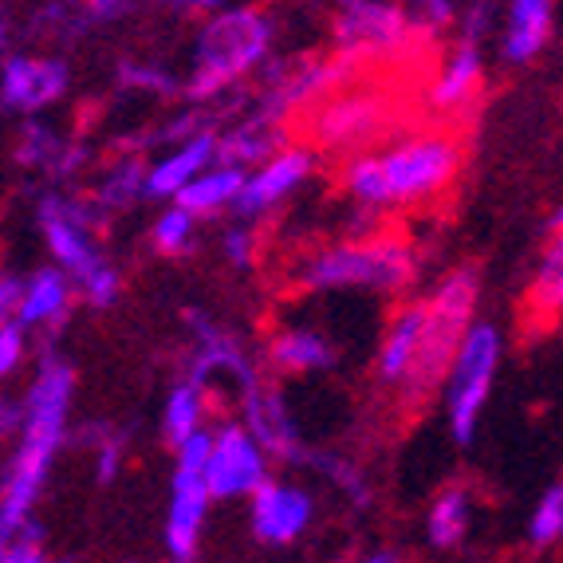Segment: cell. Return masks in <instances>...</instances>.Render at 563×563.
Listing matches in <instances>:
<instances>
[{
    "label": "cell",
    "mask_w": 563,
    "mask_h": 563,
    "mask_svg": "<svg viewBox=\"0 0 563 563\" xmlns=\"http://www.w3.org/2000/svg\"><path fill=\"white\" fill-rule=\"evenodd\" d=\"M76 395V371L56 351L40 358V371L24 395V422L20 442L9 461L4 485H0V536H12L32 520L40 493L47 485V473L56 465V453L67 438V410Z\"/></svg>",
    "instance_id": "obj_1"
},
{
    "label": "cell",
    "mask_w": 563,
    "mask_h": 563,
    "mask_svg": "<svg viewBox=\"0 0 563 563\" xmlns=\"http://www.w3.org/2000/svg\"><path fill=\"white\" fill-rule=\"evenodd\" d=\"M461 146L450 134H413L383 154H358L343 169V186L363 209L422 206L457 181Z\"/></svg>",
    "instance_id": "obj_2"
},
{
    "label": "cell",
    "mask_w": 563,
    "mask_h": 563,
    "mask_svg": "<svg viewBox=\"0 0 563 563\" xmlns=\"http://www.w3.org/2000/svg\"><path fill=\"white\" fill-rule=\"evenodd\" d=\"M477 296H481V276L473 264L457 268L453 276H445L438 284L430 300L422 303L426 320H422V335H418V351H413L410 375L402 378V402L406 406H426L430 395L445 383L450 375V363L457 355L461 339L473 328V311H477Z\"/></svg>",
    "instance_id": "obj_3"
},
{
    "label": "cell",
    "mask_w": 563,
    "mask_h": 563,
    "mask_svg": "<svg viewBox=\"0 0 563 563\" xmlns=\"http://www.w3.org/2000/svg\"><path fill=\"white\" fill-rule=\"evenodd\" d=\"M273 47V20L261 9H217L201 24L194 44V76L186 79L189 99H213L241 76H249Z\"/></svg>",
    "instance_id": "obj_4"
},
{
    "label": "cell",
    "mask_w": 563,
    "mask_h": 563,
    "mask_svg": "<svg viewBox=\"0 0 563 563\" xmlns=\"http://www.w3.org/2000/svg\"><path fill=\"white\" fill-rule=\"evenodd\" d=\"M413 253L395 236L375 241H351L323 249L303 264L300 284L316 291L335 288H375V291H402L413 280Z\"/></svg>",
    "instance_id": "obj_5"
},
{
    "label": "cell",
    "mask_w": 563,
    "mask_h": 563,
    "mask_svg": "<svg viewBox=\"0 0 563 563\" xmlns=\"http://www.w3.org/2000/svg\"><path fill=\"white\" fill-rule=\"evenodd\" d=\"M500 331L493 323H473L461 339L457 355L450 363V375H445V422L457 445H470L473 433H477L481 413L493 395V383H497V366H500Z\"/></svg>",
    "instance_id": "obj_6"
},
{
    "label": "cell",
    "mask_w": 563,
    "mask_h": 563,
    "mask_svg": "<svg viewBox=\"0 0 563 563\" xmlns=\"http://www.w3.org/2000/svg\"><path fill=\"white\" fill-rule=\"evenodd\" d=\"M209 433L213 430H198L189 442L178 445V465H174V481H169L166 532H162L169 563H194V555H198L201 525L209 512V493L201 481L209 457Z\"/></svg>",
    "instance_id": "obj_7"
},
{
    "label": "cell",
    "mask_w": 563,
    "mask_h": 563,
    "mask_svg": "<svg viewBox=\"0 0 563 563\" xmlns=\"http://www.w3.org/2000/svg\"><path fill=\"white\" fill-rule=\"evenodd\" d=\"M40 229H44L47 253L56 261V273L71 284H84L95 268H103V253L95 244L99 229V209L91 201L64 198V194H44L40 198Z\"/></svg>",
    "instance_id": "obj_8"
},
{
    "label": "cell",
    "mask_w": 563,
    "mask_h": 563,
    "mask_svg": "<svg viewBox=\"0 0 563 563\" xmlns=\"http://www.w3.org/2000/svg\"><path fill=\"white\" fill-rule=\"evenodd\" d=\"M413 36H418V32H413V24H410V12L398 9V4L355 0V4H343L335 16L339 56L351 59L355 67L363 64V59L395 56Z\"/></svg>",
    "instance_id": "obj_9"
},
{
    "label": "cell",
    "mask_w": 563,
    "mask_h": 563,
    "mask_svg": "<svg viewBox=\"0 0 563 563\" xmlns=\"http://www.w3.org/2000/svg\"><path fill=\"white\" fill-rule=\"evenodd\" d=\"M201 481H206L209 500L253 497L256 488L268 481V457L241 422H225L209 433V457Z\"/></svg>",
    "instance_id": "obj_10"
},
{
    "label": "cell",
    "mask_w": 563,
    "mask_h": 563,
    "mask_svg": "<svg viewBox=\"0 0 563 563\" xmlns=\"http://www.w3.org/2000/svg\"><path fill=\"white\" fill-rule=\"evenodd\" d=\"M386 126H390V99L383 91L335 95L311 119V134L323 151H363Z\"/></svg>",
    "instance_id": "obj_11"
},
{
    "label": "cell",
    "mask_w": 563,
    "mask_h": 563,
    "mask_svg": "<svg viewBox=\"0 0 563 563\" xmlns=\"http://www.w3.org/2000/svg\"><path fill=\"white\" fill-rule=\"evenodd\" d=\"M71 87V67L59 56H4L0 64V103L9 111L36 114L64 99Z\"/></svg>",
    "instance_id": "obj_12"
},
{
    "label": "cell",
    "mask_w": 563,
    "mask_h": 563,
    "mask_svg": "<svg viewBox=\"0 0 563 563\" xmlns=\"http://www.w3.org/2000/svg\"><path fill=\"white\" fill-rule=\"evenodd\" d=\"M311 169H316V154L308 146H280L273 158H264L261 166L244 174V186L236 194L233 209L244 221L268 213V209L280 206L288 194H296L311 178Z\"/></svg>",
    "instance_id": "obj_13"
},
{
    "label": "cell",
    "mask_w": 563,
    "mask_h": 563,
    "mask_svg": "<svg viewBox=\"0 0 563 563\" xmlns=\"http://www.w3.org/2000/svg\"><path fill=\"white\" fill-rule=\"evenodd\" d=\"M244 398V430L261 445L264 457H280V461H308L311 453L300 445V433H296V422H291L288 406H284L280 390H273L261 378H249L241 386Z\"/></svg>",
    "instance_id": "obj_14"
},
{
    "label": "cell",
    "mask_w": 563,
    "mask_h": 563,
    "mask_svg": "<svg viewBox=\"0 0 563 563\" xmlns=\"http://www.w3.org/2000/svg\"><path fill=\"white\" fill-rule=\"evenodd\" d=\"M249 500H253L249 517H253V532L261 544H291V540H300L308 532L311 517H316V505H311L303 488L284 485V481L273 477L264 481Z\"/></svg>",
    "instance_id": "obj_15"
},
{
    "label": "cell",
    "mask_w": 563,
    "mask_h": 563,
    "mask_svg": "<svg viewBox=\"0 0 563 563\" xmlns=\"http://www.w3.org/2000/svg\"><path fill=\"white\" fill-rule=\"evenodd\" d=\"M217 162V134L213 131H201L198 139L178 142L166 158H158L151 169H146V178H142V198H154V201H174L189 181L198 178L201 169H209Z\"/></svg>",
    "instance_id": "obj_16"
},
{
    "label": "cell",
    "mask_w": 563,
    "mask_h": 563,
    "mask_svg": "<svg viewBox=\"0 0 563 563\" xmlns=\"http://www.w3.org/2000/svg\"><path fill=\"white\" fill-rule=\"evenodd\" d=\"M71 300H76L71 280H67L64 273H56V268H40V273H32L29 280L20 284L12 320L24 331L29 328L56 331V328H64L67 316H71Z\"/></svg>",
    "instance_id": "obj_17"
},
{
    "label": "cell",
    "mask_w": 563,
    "mask_h": 563,
    "mask_svg": "<svg viewBox=\"0 0 563 563\" xmlns=\"http://www.w3.org/2000/svg\"><path fill=\"white\" fill-rule=\"evenodd\" d=\"M555 29V4L552 0H512L508 4V24L500 36V56L505 64H532L548 47Z\"/></svg>",
    "instance_id": "obj_18"
},
{
    "label": "cell",
    "mask_w": 563,
    "mask_h": 563,
    "mask_svg": "<svg viewBox=\"0 0 563 563\" xmlns=\"http://www.w3.org/2000/svg\"><path fill=\"white\" fill-rule=\"evenodd\" d=\"M481 87H485V56H481V44L457 40V47L445 56L442 76L433 79L430 103L442 114L465 111L470 103H477Z\"/></svg>",
    "instance_id": "obj_19"
},
{
    "label": "cell",
    "mask_w": 563,
    "mask_h": 563,
    "mask_svg": "<svg viewBox=\"0 0 563 563\" xmlns=\"http://www.w3.org/2000/svg\"><path fill=\"white\" fill-rule=\"evenodd\" d=\"M422 320L426 311L422 303H410L390 320L383 343H378V358H375V375L386 386H402V378L410 375L413 351H418V335H422Z\"/></svg>",
    "instance_id": "obj_20"
},
{
    "label": "cell",
    "mask_w": 563,
    "mask_h": 563,
    "mask_svg": "<svg viewBox=\"0 0 563 563\" xmlns=\"http://www.w3.org/2000/svg\"><path fill=\"white\" fill-rule=\"evenodd\" d=\"M241 186H244V169H233V166H221V162H213V166L201 169L198 178L189 181V186L181 189L169 206L186 209L189 217L221 213V209H233Z\"/></svg>",
    "instance_id": "obj_21"
},
{
    "label": "cell",
    "mask_w": 563,
    "mask_h": 563,
    "mask_svg": "<svg viewBox=\"0 0 563 563\" xmlns=\"http://www.w3.org/2000/svg\"><path fill=\"white\" fill-rule=\"evenodd\" d=\"M276 151H280V126L256 119V114L244 119L241 126H233L225 139H217V158H221V166L244 169V174H249V166H261L264 158H273Z\"/></svg>",
    "instance_id": "obj_22"
},
{
    "label": "cell",
    "mask_w": 563,
    "mask_h": 563,
    "mask_svg": "<svg viewBox=\"0 0 563 563\" xmlns=\"http://www.w3.org/2000/svg\"><path fill=\"white\" fill-rule=\"evenodd\" d=\"M268 358H273L280 371H296V375H311V371H328L335 363V351L331 343L320 335V331L308 328H288L273 339L268 347Z\"/></svg>",
    "instance_id": "obj_23"
},
{
    "label": "cell",
    "mask_w": 563,
    "mask_h": 563,
    "mask_svg": "<svg viewBox=\"0 0 563 563\" xmlns=\"http://www.w3.org/2000/svg\"><path fill=\"white\" fill-rule=\"evenodd\" d=\"M198 430H206V386L178 383L169 390L166 410H162V433H166V442L178 450V445L189 442Z\"/></svg>",
    "instance_id": "obj_24"
},
{
    "label": "cell",
    "mask_w": 563,
    "mask_h": 563,
    "mask_svg": "<svg viewBox=\"0 0 563 563\" xmlns=\"http://www.w3.org/2000/svg\"><path fill=\"white\" fill-rule=\"evenodd\" d=\"M532 308L536 316L555 320L563 308V236H560V213H552V236H548L544 261L536 268L532 280Z\"/></svg>",
    "instance_id": "obj_25"
},
{
    "label": "cell",
    "mask_w": 563,
    "mask_h": 563,
    "mask_svg": "<svg viewBox=\"0 0 563 563\" xmlns=\"http://www.w3.org/2000/svg\"><path fill=\"white\" fill-rule=\"evenodd\" d=\"M465 532H470V493L461 485H450L442 497L433 500L426 536H430L433 548H457Z\"/></svg>",
    "instance_id": "obj_26"
},
{
    "label": "cell",
    "mask_w": 563,
    "mask_h": 563,
    "mask_svg": "<svg viewBox=\"0 0 563 563\" xmlns=\"http://www.w3.org/2000/svg\"><path fill=\"white\" fill-rule=\"evenodd\" d=\"M142 178H146V166H142V158H134V154L119 158L103 174V181H99L95 206H103V209H126L134 198H142Z\"/></svg>",
    "instance_id": "obj_27"
},
{
    "label": "cell",
    "mask_w": 563,
    "mask_h": 563,
    "mask_svg": "<svg viewBox=\"0 0 563 563\" xmlns=\"http://www.w3.org/2000/svg\"><path fill=\"white\" fill-rule=\"evenodd\" d=\"M194 233H198V217H189L178 206H166L151 229V244L162 256H186L194 249Z\"/></svg>",
    "instance_id": "obj_28"
},
{
    "label": "cell",
    "mask_w": 563,
    "mask_h": 563,
    "mask_svg": "<svg viewBox=\"0 0 563 563\" xmlns=\"http://www.w3.org/2000/svg\"><path fill=\"white\" fill-rule=\"evenodd\" d=\"M64 146H67V142H59L56 131H47V126H40V122H29V126H24V134H20L16 158L24 162V166L52 174V166H56V158L64 154Z\"/></svg>",
    "instance_id": "obj_29"
},
{
    "label": "cell",
    "mask_w": 563,
    "mask_h": 563,
    "mask_svg": "<svg viewBox=\"0 0 563 563\" xmlns=\"http://www.w3.org/2000/svg\"><path fill=\"white\" fill-rule=\"evenodd\" d=\"M563 532V488L548 485V493L540 497V505L532 508V520H528V540L536 548L555 544Z\"/></svg>",
    "instance_id": "obj_30"
},
{
    "label": "cell",
    "mask_w": 563,
    "mask_h": 563,
    "mask_svg": "<svg viewBox=\"0 0 563 563\" xmlns=\"http://www.w3.org/2000/svg\"><path fill=\"white\" fill-rule=\"evenodd\" d=\"M119 84L131 87V91H151V95H174L178 91V79L169 76L162 64H146V59H122L119 64Z\"/></svg>",
    "instance_id": "obj_31"
},
{
    "label": "cell",
    "mask_w": 563,
    "mask_h": 563,
    "mask_svg": "<svg viewBox=\"0 0 563 563\" xmlns=\"http://www.w3.org/2000/svg\"><path fill=\"white\" fill-rule=\"evenodd\" d=\"M0 563H52L44 548V532L40 525H24L12 536H0Z\"/></svg>",
    "instance_id": "obj_32"
},
{
    "label": "cell",
    "mask_w": 563,
    "mask_h": 563,
    "mask_svg": "<svg viewBox=\"0 0 563 563\" xmlns=\"http://www.w3.org/2000/svg\"><path fill=\"white\" fill-rule=\"evenodd\" d=\"M24 358H29V331L20 328L16 320H4L0 323V383L16 375Z\"/></svg>",
    "instance_id": "obj_33"
},
{
    "label": "cell",
    "mask_w": 563,
    "mask_h": 563,
    "mask_svg": "<svg viewBox=\"0 0 563 563\" xmlns=\"http://www.w3.org/2000/svg\"><path fill=\"white\" fill-rule=\"evenodd\" d=\"M122 457H126V442H122L119 433H95V477H99V485H111L119 477Z\"/></svg>",
    "instance_id": "obj_34"
},
{
    "label": "cell",
    "mask_w": 563,
    "mask_h": 563,
    "mask_svg": "<svg viewBox=\"0 0 563 563\" xmlns=\"http://www.w3.org/2000/svg\"><path fill=\"white\" fill-rule=\"evenodd\" d=\"M79 291H84V300L91 303V308H114V300L122 296V276H119V268H111V264L95 268V273L87 276L84 284H79Z\"/></svg>",
    "instance_id": "obj_35"
},
{
    "label": "cell",
    "mask_w": 563,
    "mask_h": 563,
    "mask_svg": "<svg viewBox=\"0 0 563 563\" xmlns=\"http://www.w3.org/2000/svg\"><path fill=\"white\" fill-rule=\"evenodd\" d=\"M225 256L236 264V268H249L256 261V236L249 225H233L225 233Z\"/></svg>",
    "instance_id": "obj_36"
},
{
    "label": "cell",
    "mask_w": 563,
    "mask_h": 563,
    "mask_svg": "<svg viewBox=\"0 0 563 563\" xmlns=\"http://www.w3.org/2000/svg\"><path fill=\"white\" fill-rule=\"evenodd\" d=\"M134 4H126V0H95V4H87V20H114V16H126V12H131Z\"/></svg>",
    "instance_id": "obj_37"
},
{
    "label": "cell",
    "mask_w": 563,
    "mask_h": 563,
    "mask_svg": "<svg viewBox=\"0 0 563 563\" xmlns=\"http://www.w3.org/2000/svg\"><path fill=\"white\" fill-rule=\"evenodd\" d=\"M20 422H24V406L12 402V398H0V438L4 433H20Z\"/></svg>",
    "instance_id": "obj_38"
},
{
    "label": "cell",
    "mask_w": 563,
    "mask_h": 563,
    "mask_svg": "<svg viewBox=\"0 0 563 563\" xmlns=\"http://www.w3.org/2000/svg\"><path fill=\"white\" fill-rule=\"evenodd\" d=\"M16 296H20V280H16V276H0V323H4L12 311H16Z\"/></svg>",
    "instance_id": "obj_39"
},
{
    "label": "cell",
    "mask_w": 563,
    "mask_h": 563,
    "mask_svg": "<svg viewBox=\"0 0 563 563\" xmlns=\"http://www.w3.org/2000/svg\"><path fill=\"white\" fill-rule=\"evenodd\" d=\"M4 44H9V12L0 9V52H4Z\"/></svg>",
    "instance_id": "obj_40"
},
{
    "label": "cell",
    "mask_w": 563,
    "mask_h": 563,
    "mask_svg": "<svg viewBox=\"0 0 563 563\" xmlns=\"http://www.w3.org/2000/svg\"><path fill=\"white\" fill-rule=\"evenodd\" d=\"M366 563H398V560H395V555H390V552H375Z\"/></svg>",
    "instance_id": "obj_41"
},
{
    "label": "cell",
    "mask_w": 563,
    "mask_h": 563,
    "mask_svg": "<svg viewBox=\"0 0 563 563\" xmlns=\"http://www.w3.org/2000/svg\"><path fill=\"white\" fill-rule=\"evenodd\" d=\"M52 563H71V560H52Z\"/></svg>",
    "instance_id": "obj_42"
}]
</instances>
